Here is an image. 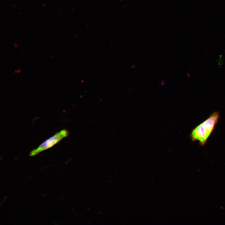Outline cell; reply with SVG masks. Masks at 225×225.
<instances>
[{
  "mask_svg": "<svg viewBox=\"0 0 225 225\" xmlns=\"http://www.w3.org/2000/svg\"><path fill=\"white\" fill-rule=\"evenodd\" d=\"M219 117L218 112H215L203 122L194 128L190 135L192 141H198L200 145H204L213 132Z\"/></svg>",
  "mask_w": 225,
  "mask_h": 225,
  "instance_id": "1",
  "label": "cell"
},
{
  "mask_svg": "<svg viewBox=\"0 0 225 225\" xmlns=\"http://www.w3.org/2000/svg\"><path fill=\"white\" fill-rule=\"evenodd\" d=\"M68 135V132L67 130L63 129L61 130L46 140L37 148L32 151L30 153V155H35L41 152L52 147L62 139L67 137Z\"/></svg>",
  "mask_w": 225,
  "mask_h": 225,
  "instance_id": "2",
  "label": "cell"
}]
</instances>
